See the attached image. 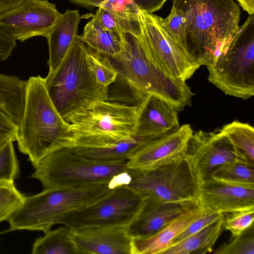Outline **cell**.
<instances>
[{"instance_id": "30", "label": "cell", "mask_w": 254, "mask_h": 254, "mask_svg": "<svg viewBox=\"0 0 254 254\" xmlns=\"http://www.w3.org/2000/svg\"><path fill=\"white\" fill-rule=\"evenodd\" d=\"M87 48V60L97 80L102 85L109 87L116 80L117 72L107 57Z\"/></svg>"}, {"instance_id": "1", "label": "cell", "mask_w": 254, "mask_h": 254, "mask_svg": "<svg viewBox=\"0 0 254 254\" xmlns=\"http://www.w3.org/2000/svg\"><path fill=\"white\" fill-rule=\"evenodd\" d=\"M185 17V54L199 67L215 63L239 28L234 0H172Z\"/></svg>"}, {"instance_id": "12", "label": "cell", "mask_w": 254, "mask_h": 254, "mask_svg": "<svg viewBox=\"0 0 254 254\" xmlns=\"http://www.w3.org/2000/svg\"><path fill=\"white\" fill-rule=\"evenodd\" d=\"M184 155L199 185L209 178L213 170L220 165L234 160L251 161L219 129L193 132Z\"/></svg>"}, {"instance_id": "24", "label": "cell", "mask_w": 254, "mask_h": 254, "mask_svg": "<svg viewBox=\"0 0 254 254\" xmlns=\"http://www.w3.org/2000/svg\"><path fill=\"white\" fill-rule=\"evenodd\" d=\"M27 80L0 73V109L19 125L22 118Z\"/></svg>"}, {"instance_id": "27", "label": "cell", "mask_w": 254, "mask_h": 254, "mask_svg": "<svg viewBox=\"0 0 254 254\" xmlns=\"http://www.w3.org/2000/svg\"><path fill=\"white\" fill-rule=\"evenodd\" d=\"M210 177L224 182L254 187V162L234 160L214 168Z\"/></svg>"}, {"instance_id": "16", "label": "cell", "mask_w": 254, "mask_h": 254, "mask_svg": "<svg viewBox=\"0 0 254 254\" xmlns=\"http://www.w3.org/2000/svg\"><path fill=\"white\" fill-rule=\"evenodd\" d=\"M72 235L80 254H131L132 238L127 226L72 229Z\"/></svg>"}, {"instance_id": "22", "label": "cell", "mask_w": 254, "mask_h": 254, "mask_svg": "<svg viewBox=\"0 0 254 254\" xmlns=\"http://www.w3.org/2000/svg\"><path fill=\"white\" fill-rule=\"evenodd\" d=\"M80 6H96L110 13L125 33L137 37L140 34L138 9L133 0H68Z\"/></svg>"}, {"instance_id": "39", "label": "cell", "mask_w": 254, "mask_h": 254, "mask_svg": "<svg viewBox=\"0 0 254 254\" xmlns=\"http://www.w3.org/2000/svg\"><path fill=\"white\" fill-rule=\"evenodd\" d=\"M167 0H133L138 9L148 13H153L163 6Z\"/></svg>"}, {"instance_id": "36", "label": "cell", "mask_w": 254, "mask_h": 254, "mask_svg": "<svg viewBox=\"0 0 254 254\" xmlns=\"http://www.w3.org/2000/svg\"><path fill=\"white\" fill-rule=\"evenodd\" d=\"M18 125L0 109V148L9 141L16 140Z\"/></svg>"}, {"instance_id": "9", "label": "cell", "mask_w": 254, "mask_h": 254, "mask_svg": "<svg viewBox=\"0 0 254 254\" xmlns=\"http://www.w3.org/2000/svg\"><path fill=\"white\" fill-rule=\"evenodd\" d=\"M129 173L130 180L125 186L142 198L150 197L189 207L199 205L200 185L184 155L154 169H129Z\"/></svg>"}, {"instance_id": "11", "label": "cell", "mask_w": 254, "mask_h": 254, "mask_svg": "<svg viewBox=\"0 0 254 254\" xmlns=\"http://www.w3.org/2000/svg\"><path fill=\"white\" fill-rule=\"evenodd\" d=\"M143 198L125 185L64 217L59 224L71 229L94 226H127L138 212Z\"/></svg>"}, {"instance_id": "41", "label": "cell", "mask_w": 254, "mask_h": 254, "mask_svg": "<svg viewBox=\"0 0 254 254\" xmlns=\"http://www.w3.org/2000/svg\"><path fill=\"white\" fill-rule=\"evenodd\" d=\"M243 8V10L247 12L249 15L254 14V0H236Z\"/></svg>"}, {"instance_id": "3", "label": "cell", "mask_w": 254, "mask_h": 254, "mask_svg": "<svg viewBox=\"0 0 254 254\" xmlns=\"http://www.w3.org/2000/svg\"><path fill=\"white\" fill-rule=\"evenodd\" d=\"M107 57L117 72L116 80L127 85L137 105L148 95H154L178 112L191 105L193 94L190 88L186 82L173 80L158 70L146 56L136 36L124 33L120 52Z\"/></svg>"}, {"instance_id": "5", "label": "cell", "mask_w": 254, "mask_h": 254, "mask_svg": "<svg viewBox=\"0 0 254 254\" xmlns=\"http://www.w3.org/2000/svg\"><path fill=\"white\" fill-rule=\"evenodd\" d=\"M123 185L115 181L78 188L46 189L37 194L25 196L22 205L7 220L9 230L46 233L68 214L94 202L114 188Z\"/></svg>"}, {"instance_id": "33", "label": "cell", "mask_w": 254, "mask_h": 254, "mask_svg": "<svg viewBox=\"0 0 254 254\" xmlns=\"http://www.w3.org/2000/svg\"><path fill=\"white\" fill-rule=\"evenodd\" d=\"M12 141L0 148V181L14 182L19 178V166Z\"/></svg>"}, {"instance_id": "38", "label": "cell", "mask_w": 254, "mask_h": 254, "mask_svg": "<svg viewBox=\"0 0 254 254\" xmlns=\"http://www.w3.org/2000/svg\"><path fill=\"white\" fill-rule=\"evenodd\" d=\"M16 40L0 26V62L6 60L16 47Z\"/></svg>"}, {"instance_id": "15", "label": "cell", "mask_w": 254, "mask_h": 254, "mask_svg": "<svg viewBox=\"0 0 254 254\" xmlns=\"http://www.w3.org/2000/svg\"><path fill=\"white\" fill-rule=\"evenodd\" d=\"M198 203L204 208L223 214L254 209V187L210 177L200 185Z\"/></svg>"}, {"instance_id": "37", "label": "cell", "mask_w": 254, "mask_h": 254, "mask_svg": "<svg viewBox=\"0 0 254 254\" xmlns=\"http://www.w3.org/2000/svg\"><path fill=\"white\" fill-rule=\"evenodd\" d=\"M103 27L112 34L121 38L124 33L118 22L113 15L102 8H99L96 12Z\"/></svg>"}, {"instance_id": "19", "label": "cell", "mask_w": 254, "mask_h": 254, "mask_svg": "<svg viewBox=\"0 0 254 254\" xmlns=\"http://www.w3.org/2000/svg\"><path fill=\"white\" fill-rule=\"evenodd\" d=\"M206 211L199 205L190 207L156 233L146 237H132L131 254H161L177 236Z\"/></svg>"}, {"instance_id": "28", "label": "cell", "mask_w": 254, "mask_h": 254, "mask_svg": "<svg viewBox=\"0 0 254 254\" xmlns=\"http://www.w3.org/2000/svg\"><path fill=\"white\" fill-rule=\"evenodd\" d=\"M219 129L249 160L254 162V128L252 126L235 121Z\"/></svg>"}, {"instance_id": "31", "label": "cell", "mask_w": 254, "mask_h": 254, "mask_svg": "<svg viewBox=\"0 0 254 254\" xmlns=\"http://www.w3.org/2000/svg\"><path fill=\"white\" fill-rule=\"evenodd\" d=\"M161 22L169 36L186 56L185 36L187 24L186 19L182 13L172 6L169 15L165 18L161 17Z\"/></svg>"}, {"instance_id": "17", "label": "cell", "mask_w": 254, "mask_h": 254, "mask_svg": "<svg viewBox=\"0 0 254 254\" xmlns=\"http://www.w3.org/2000/svg\"><path fill=\"white\" fill-rule=\"evenodd\" d=\"M137 106V124L133 135L156 137L180 127L178 111L157 96L148 95Z\"/></svg>"}, {"instance_id": "40", "label": "cell", "mask_w": 254, "mask_h": 254, "mask_svg": "<svg viewBox=\"0 0 254 254\" xmlns=\"http://www.w3.org/2000/svg\"><path fill=\"white\" fill-rule=\"evenodd\" d=\"M26 0H0V13L14 8Z\"/></svg>"}, {"instance_id": "23", "label": "cell", "mask_w": 254, "mask_h": 254, "mask_svg": "<svg viewBox=\"0 0 254 254\" xmlns=\"http://www.w3.org/2000/svg\"><path fill=\"white\" fill-rule=\"evenodd\" d=\"M224 215L216 222L169 247L161 254H205L212 252L224 229Z\"/></svg>"}, {"instance_id": "7", "label": "cell", "mask_w": 254, "mask_h": 254, "mask_svg": "<svg viewBox=\"0 0 254 254\" xmlns=\"http://www.w3.org/2000/svg\"><path fill=\"white\" fill-rule=\"evenodd\" d=\"M137 106L110 102H97L75 114L68 121L72 138L69 147L106 146L133 136Z\"/></svg>"}, {"instance_id": "6", "label": "cell", "mask_w": 254, "mask_h": 254, "mask_svg": "<svg viewBox=\"0 0 254 254\" xmlns=\"http://www.w3.org/2000/svg\"><path fill=\"white\" fill-rule=\"evenodd\" d=\"M128 161L102 162L83 158L68 148L56 150L43 158L31 177L44 188H72L130 180Z\"/></svg>"}, {"instance_id": "13", "label": "cell", "mask_w": 254, "mask_h": 254, "mask_svg": "<svg viewBox=\"0 0 254 254\" xmlns=\"http://www.w3.org/2000/svg\"><path fill=\"white\" fill-rule=\"evenodd\" d=\"M61 13L46 0H26L19 5L0 13V26L16 40L35 36L46 38Z\"/></svg>"}, {"instance_id": "26", "label": "cell", "mask_w": 254, "mask_h": 254, "mask_svg": "<svg viewBox=\"0 0 254 254\" xmlns=\"http://www.w3.org/2000/svg\"><path fill=\"white\" fill-rule=\"evenodd\" d=\"M72 229L64 225L36 239L33 254H80L72 238Z\"/></svg>"}, {"instance_id": "29", "label": "cell", "mask_w": 254, "mask_h": 254, "mask_svg": "<svg viewBox=\"0 0 254 254\" xmlns=\"http://www.w3.org/2000/svg\"><path fill=\"white\" fill-rule=\"evenodd\" d=\"M24 197L14 182L0 181V223L7 221L20 207Z\"/></svg>"}, {"instance_id": "35", "label": "cell", "mask_w": 254, "mask_h": 254, "mask_svg": "<svg viewBox=\"0 0 254 254\" xmlns=\"http://www.w3.org/2000/svg\"><path fill=\"white\" fill-rule=\"evenodd\" d=\"M224 215L223 213L214 212L206 209V212L202 216L192 223L171 242L169 247L216 222Z\"/></svg>"}, {"instance_id": "4", "label": "cell", "mask_w": 254, "mask_h": 254, "mask_svg": "<svg viewBox=\"0 0 254 254\" xmlns=\"http://www.w3.org/2000/svg\"><path fill=\"white\" fill-rule=\"evenodd\" d=\"M87 46L78 37L59 67L45 78L52 103L67 123L94 103L109 100V87L97 80L87 60Z\"/></svg>"}, {"instance_id": "18", "label": "cell", "mask_w": 254, "mask_h": 254, "mask_svg": "<svg viewBox=\"0 0 254 254\" xmlns=\"http://www.w3.org/2000/svg\"><path fill=\"white\" fill-rule=\"evenodd\" d=\"M190 208L179 203L144 198L138 212L127 227L128 233L132 237L150 236Z\"/></svg>"}, {"instance_id": "10", "label": "cell", "mask_w": 254, "mask_h": 254, "mask_svg": "<svg viewBox=\"0 0 254 254\" xmlns=\"http://www.w3.org/2000/svg\"><path fill=\"white\" fill-rule=\"evenodd\" d=\"M138 18L140 34L137 38L149 61L173 80L186 82L190 79L199 66L169 36L161 24V17L138 9Z\"/></svg>"}, {"instance_id": "32", "label": "cell", "mask_w": 254, "mask_h": 254, "mask_svg": "<svg viewBox=\"0 0 254 254\" xmlns=\"http://www.w3.org/2000/svg\"><path fill=\"white\" fill-rule=\"evenodd\" d=\"M215 254H254V225L242 234L232 236L214 252Z\"/></svg>"}, {"instance_id": "20", "label": "cell", "mask_w": 254, "mask_h": 254, "mask_svg": "<svg viewBox=\"0 0 254 254\" xmlns=\"http://www.w3.org/2000/svg\"><path fill=\"white\" fill-rule=\"evenodd\" d=\"M82 19L78 10L67 9L61 13L48 34L49 59L48 73L54 72L77 40L78 27Z\"/></svg>"}, {"instance_id": "2", "label": "cell", "mask_w": 254, "mask_h": 254, "mask_svg": "<svg viewBox=\"0 0 254 254\" xmlns=\"http://www.w3.org/2000/svg\"><path fill=\"white\" fill-rule=\"evenodd\" d=\"M71 138L69 124L52 103L45 78L40 75L29 77L16 140L19 150L28 156L35 167L48 154L69 147Z\"/></svg>"}, {"instance_id": "34", "label": "cell", "mask_w": 254, "mask_h": 254, "mask_svg": "<svg viewBox=\"0 0 254 254\" xmlns=\"http://www.w3.org/2000/svg\"><path fill=\"white\" fill-rule=\"evenodd\" d=\"M224 217V229L230 231L232 236L239 235L254 225V209L235 211Z\"/></svg>"}, {"instance_id": "8", "label": "cell", "mask_w": 254, "mask_h": 254, "mask_svg": "<svg viewBox=\"0 0 254 254\" xmlns=\"http://www.w3.org/2000/svg\"><path fill=\"white\" fill-rule=\"evenodd\" d=\"M208 80L225 94L247 100L254 95V15L239 26L212 65Z\"/></svg>"}, {"instance_id": "25", "label": "cell", "mask_w": 254, "mask_h": 254, "mask_svg": "<svg viewBox=\"0 0 254 254\" xmlns=\"http://www.w3.org/2000/svg\"><path fill=\"white\" fill-rule=\"evenodd\" d=\"M78 38L92 50L106 57L118 54L121 48V38L106 30L95 13L84 26Z\"/></svg>"}, {"instance_id": "21", "label": "cell", "mask_w": 254, "mask_h": 254, "mask_svg": "<svg viewBox=\"0 0 254 254\" xmlns=\"http://www.w3.org/2000/svg\"><path fill=\"white\" fill-rule=\"evenodd\" d=\"M154 137L133 135L112 145L94 148H69L83 158L98 161L119 162L128 161L146 142Z\"/></svg>"}, {"instance_id": "14", "label": "cell", "mask_w": 254, "mask_h": 254, "mask_svg": "<svg viewBox=\"0 0 254 254\" xmlns=\"http://www.w3.org/2000/svg\"><path fill=\"white\" fill-rule=\"evenodd\" d=\"M193 132L190 125L185 124L175 130L152 138L129 159L128 168L152 169L184 155Z\"/></svg>"}]
</instances>
